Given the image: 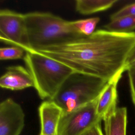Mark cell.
<instances>
[{
  "mask_svg": "<svg viewBox=\"0 0 135 135\" xmlns=\"http://www.w3.org/2000/svg\"><path fill=\"white\" fill-rule=\"evenodd\" d=\"M134 45L135 32L98 30L64 44L28 51L52 58L74 72L109 81L120 71H126L127 60Z\"/></svg>",
  "mask_w": 135,
  "mask_h": 135,
  "instance_id": "cell-1",
  "label": "cell"
},
{
  "mask_svg": "<svg viewBox=\"0 0 135 135\" xmlns=\"http://www.w3.org/2000/svg\"><path fill=\"white\" fill-rule=\"evenodd\" d=\"M24 16L29 44L26 51L64 44L84 36L75 31L69 21L51 13L30 12Z\"/></svg>",
  "mask_w": 135,
  "mask_h": 135,
  "instance_id": "cell-2",
  "label": "cell"
},
{
  "mask_svg": "<svg viewBox=\"0 0 135 135\" xmlns=\"http://www.w3.org/2000/svg\"><path fill=\"white\" fill-rule=\"evenodd\" d=\"M25 52L23 60L39 97L42 100H52L74 71L65 64L43 54L32 51Z\"/></svg>",
  "mask_w": 135,
  "mask_h": 135,
  "instance_id": "cell-3",
  "label": "cell"
},
{
  "mask_svg": "<svg viewBox=\"0 0 135 135\" xmlns=\"http://www.w3.org/2000/svg\"><path fill=\"white\" fill-rule=\"evenodd\" d=\"M108 82L74 72L64 81L52 101L63 112L72 111L97 99Z\"/></svg>",
  "mask_w": 135,
  "mask_h": 135,
  "instance_id": "cell-4",
  "label": "cell"
},
{
  "mask_svg": "<svg viewBox=\"0 0 135 135\" xmlns=\"http://www.w3.org/2000/svg\"><path fill=\"white\" fill-rule=\"evenodd\" d=\"M100 96L95 100L72 111L62 113L57 127V135H81L102 120L97 112Z\"/></svg>",
  "mask_w": 135,
  "mask_h": 135,
  "instance_id": "cell-5",
  "label": "cell"
},
{
  "mask_svg": "<svg viewBox=\"0 0 135 135\" xmlns=\"http://www.w3.org/2000/svg\"><path fill=\"white\" fill-rule=\"evenodd\" d=\"M0 39L5 44L29 49L24 14L8 9L0 11Z\"/></svg>",
  "mask_w": 135,
  "mask_h": 135,
  "instance_id": "cell-6",
  "label": "cell"
},
{
  "mask_svg": "<svg viewBox=\"0 0 135 135\" xmlns=\"http://www.w3.org/2000/svg\"><path fill=\"white\" fill-rule=\"evenodd\" d=\"M25 114L21 106L11 98L0 103V135H20L24 126Z\"/></svg>",
  "mask_w": 135,
  "mask_h": 135,
  "instance_id": "cell-7",
  "label": "cell"
},
{
  "mask_svg": "<svg viewBox=\"0 0 135 135\" xmlns=\"http://www.w3.org/2000/svg\"><path fill=\"white\" fill-rule=\"evenodd\" d=\"M62 109L52 100H46L40 104L38 113L41 123L40 135H57Z\"/></svg>",
  "mask_w": 135,
  "mask_h": 135,
  "instance_id": "cell-8",
  "label": "cell"
},
{
  "mask_svg": "<svg viewBox=\"0 0 135 135\" xmlns=\"http://www.w3.org/2000/svg\"><path fill=\"white\" fill-rule=\"evenodd\" d=\"M125 70H122L109 81L99 98L97 112L98 116L103 120L113 113L117 108V84Z\"/></svg>",
  "mask_w": 135,
  "mask_h": 135,
  "instance_id": "cell-9",
  "label": "cell"
},
{
  "mask_svg": "<svg viewBox=\"0 0 135 135\" xmlns=\"http://www.w3.org/2000/svg\"><path fill=\"white\" fill-rule=\"evenodd\" d=\"M33 78L27 70L21 65L8 66L0 78V86L11 90H20L33 86Z\"/></svg>",
  "mask_w": 135,
  "mask_h": 135,
  "instance_id": "cell-10",
  "label": "cell"
},
{
  "mask_svg": "<svg viewBox=\"0 0 135 135\" xmlns=\"http://www.w3.org/2000/svg\"><path fill=\"white\" fill-rule=\"evenodd\" d=\"M105 135H126L127 110L126 107L117 108L104 120Z\"/></svg>",
  "mask_w": 135,
  "mask_h": 135,
  "instance_id": "cell-11",
  "label": "cell"
},
{
  "mask_svg": "<svg viewBox=\"0 0 135 135\" xmlns=\"http://www.w3.org/2000/svg\"><path fill=\"white\" fill-rule=\"evenodd\" d=\"M117 0H76V10L82 14L87 15L110 8Z\"/></svg>",
  "mask_w": 135,
  "mask_h": 135,
  "instance_id": "cell-12",
  "label": "cell"
},
{
  "mask_svg": "<svg viewBox=\"0 0 135 135\" xmlns=\"http://www.w3.org/2000/svg\"><path fill=\"white\" fill-rule=\"evenodd\" d=\"M106 30L117 33H130L135 29V15L126 16L111 20L104 26Z\"/></svg>",
  "mask_w": 135,
  "mask_h": 135,
  "instance_id": "cell-13",
  "label": "cell"
},
{
  "mask_svg": "<svg viewBox=\"0 0 135 135\" xmlns=\"http://www.w3.org/2000/svg\"><path fill=\"white\" fill-rule=\"evenodd\" d=\"M100 21L99 17L70 21L72 27L80 34L88 36L94 32L97 24Z\"/></svg>",
  "mask_w": 135,
  "mask_h": 135,
  "instance_id": "cell-14",
  "label": "cell"
},
{
  "mask_svg": "<svg viewBox=\"0 0 135 135\" xmlns=\"http://www.w3.org/2000/svg\"><path fill=\"white\" fill-rule=\"evenodd\" d=\"M25 50L19 46L1 47L0 49V59L16 60L24 57Z\"/></svg>",
  "mask_w": 135,
  "mask_h": 135,
  "instance_id": "cell-15",
  "label": "cell"
},
{
  "mask_svg": "<svg viewBox=\"0 0 135 135\" xmlns=\"http://www.w3.org/2000/svg\"><path fill=\"white\" fill-rule=\"evenodd\" d=\"M131 15H135V3L127 5L112 14L110 16V19L111 21L121 17Z\"/></svg>",
  "mask_w": 135,
  "mask_h": 135,
  "instance_id": "cell-16",
  "label": "cell"
},
{
  "mask_svg": "<svg viewBox=\"0 0 135 135\" xmlns=\"http://www.w3.org/2000/svg\"><path fill=\"white\" fill-rule=\"evenodd\" d=\"M126 71L128 72L129 83L135 84V61L127 66Z\"/></svg>",
  "mask_w": 135,
  "mask_h": 135,
  "instance_id": "cell-17",
  "label": "cell"
},
{
  "mask_svg": "<svg viewBox=\"0 0 135 135\" xmlns=\"http://www.w3.org/2000/svg\"><path fill=\"white\" fill-rule=\"evenodd\" d=\"M88 135H104L101 129V123L94 126L90 129Z\"/></svg>",
  "mask_w": 135,
  "mask_h": 135,
  "instance_id": "cell-18",
  "label": "cell"
},
{
  "mask_svg": "<svg viewBox=\"0 0 135 135\" xmlns=\"http://www.w3.org/2000/svg\"><path fill=\"white\" fill-rule=\"evenodd\" d=\"M135 61V45L131 51L130 53H129L128 59L126 61V68L127 66H128L129 64H131L133 62Z\"/></svg>",
  "mask_w": 135,
  "mask_h": 135,
  "instance_id": "cell-19",
  "label": "cell"
},
{
  "mask_svg": "<svg viewBox=\"0 0 135 135\" xmlns=\"http://www.w3.org/2000/svg\"><path fill=\"white\" fill-rule=\"evenodd\" d=\"M130 90H131V94L132 100L133 103H134V104L135 105V84L130 83Z\"/></svg>",
  "mask_w": 135,
  "mask_h": 135,
  "instance_id": "cell-20",
  "label": "cell"
},
{
  "mask_svg": "<svg viewBox=\"0 0 135 135\" xmlns=\"http://www.w3.org/2000/svg\"><path fill=\"white\" fill-rule=\"evenodd\" d=\"M89 131H88L84 132V133H83V134H81V135H88V134H89Z\"/></svg>",
  "mask_w": 135,
  "mask_h": 135,
  "instance_id": "cell-21",
  "label": "cell"
}]
</instances>
